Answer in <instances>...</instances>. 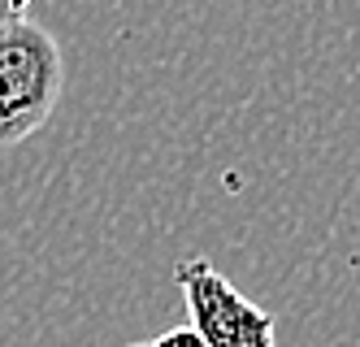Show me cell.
<instances>
[{"instance_id": "1", "label": "cell", "mask_w": 360, "mask_h": 347, "mask_svg": "<svg viewBox=\"0 0 360 347\" xmlns=\"http://www.w3.org/2000/svg\"><path fill=\"white\" fill-rule=\"evenodd\" d=\"M65 92V57L48 26L18 18L0 26V148L31 139Z\"/></svg>"}, {"instance_id": "5", "label": "cell", "mask_w": 360, "mask_h": 347, "mask_svg": "<svg viewBox=\"0 0 360 347\" xmlns=\"http://www.w3.org/2000/svg\"><path fill=\"white\" fill-rule=\"evenodd\" d=\"M131 347H148V343H131Z\"/></svg>"}, {"instance_id": "4", "label": "cell", "mask_w": 360, "mask_h": 347, "mask_svg": "<svg viewBox=\"0 0 360 347\" xmlns=\"http://www.w3.org/2000/svg\"><path fill=\"white\" fill-rule=\"evenodd\" d=\"M27 13H31V0H0V26L27 18Z\"/></svg>"}, {"instance_id": "2", "label": "cell", "mask_w": 360, "mask_h": 347, "mask_svg": "<svg viewBox=\"0 0 360 347\" xmlns=\"http://www.w3.org/2000/svg\"><path fill=\"white\" fill-rule=\"evenodd\" d=\"M174 278L187 300L191 326L209 339V347H274V317L235 291L213 260L187 256L174 265Z\"/></svg>"}, {"instance_id": "3", "label": "cell", "mask_w": 360, "mask_h": 347, "mask_svg": "<svg viewBox=\"0 0 360 347\" xmlns=\"http://www.w3.org/2000/svg\"><path fill=\"white\" fill-rule=\"evenodd\" d=\"M148 347H209V339H204L191 322L187 326H174V330H165V334H157Z\"/></svg>"}]
</instances>
